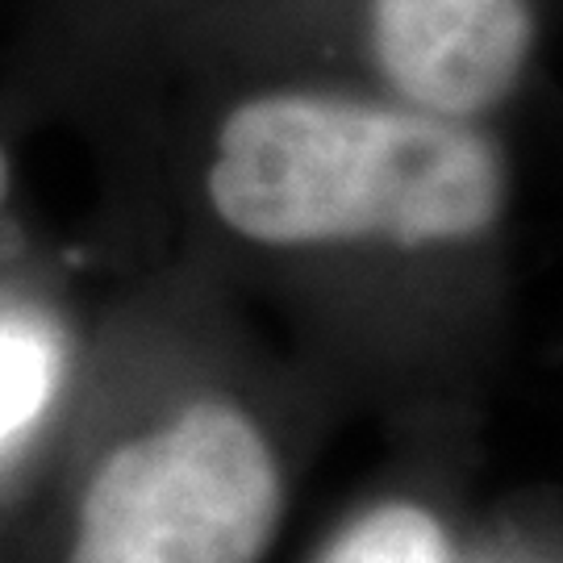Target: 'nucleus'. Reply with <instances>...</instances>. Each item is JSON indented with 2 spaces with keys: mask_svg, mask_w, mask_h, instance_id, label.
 Wrapping results in <instances>:
<instances>
[{
  "mask_svg": "<svg viewBox=\"0 0 563 563\" xmlns=\"http://www.w3.org/2000/svg\"><path fill=\"white\" fill-rule=\"evenodd\" d=\"M534 0H372V55L409 104L481 118L522 80Z\"/></svg>",
  "mask_w": 563,
  "mask_h": 563,
  "instance_id": "nucleus-3",
  "label": "nucleus"
},
{
  "mask_svg": "<svg viewBox=\"0 0 563 563\" xmlns=\"http://www.w3.org/2000/svg\"><path fill=\"white\" fill-rule=\"evenodd\" d=\"M284 488L260 426L197 401L101 463L67 563H260Z\"/></svg>",
  "mask_w": 563,
  "mask_h": 563,
  "instance_id": "nucleus-2",
  "label": "nucleus"
},
{
  "mask_svg": "<svg viewBox=\"0 0 563 563\" xmlns=\"http://www.w3.org/2000/svg\"><path fill=\"white\" fill-rule=\"evenodd\" d=\"M318 563H446V539L418 505H380L346 526Z\"/></svg>",
  "mask_w": 563,
  "mask_h": 563,
  "instance_id": "nucleus-4",
  "label": "nucleus"
},
{
  "mask_svg": "<svg viewBox=\"0 0 563 563\" xmlns=\"http://www.w3.org/2000/svg\"><path fill=\"white\" fill-rule=\"evenodd\" d=\"M9 197V155H4V146H0V205Z\"/></svg>",
  "mask_w": 563,
  "mask_h": 563,
  "instance_id": "nucleus-6",
  "label": "nucleus"
},
{
  "mask_svg": "<svg viewBox=\"0 0 563 563\" xmlns=\"http://www.w3.org/2000/svg\"><path fill=\"white\" fill-rule=\"evenodd\" d=\"M55 363L30 334L0 330V443H9L25 422L38 418L51 393Z\"/></svg>",
  "mask_w": 563,
  "mask_h": 563,
  "instance_id": "nucleus-5",
  "label": "nucleus"
},
{
  "mask_svg": "<svg viewBox=\"0 0 563 563\" xmlns=\"http://www.w3.org/2000/svg\"><path fill=\"white\" fill-rule=\"evenodd\" d=\"M497 142L463 118L330 92H267L218 130L209 201L263 246L472 242L501 218Z\"/></svg>",
  "mask_w": 563,
  "mask_h": 563,
  "instance_id": "nucleus-1",
  "label": "nucleus"
}]
</instances>
